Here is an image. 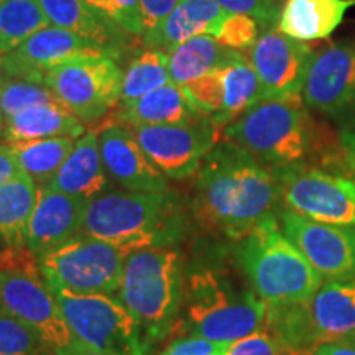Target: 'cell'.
Returning a JSON list of instances; mask_svg holds the SVG:
<instances>
[{
	"instance_id": "cell-1",
	"label": "cell",
	"mask_w": 355,
	"mask_h": 355,
	"mask_svg": "<svg viewBox=\"0 0 355 355\" xmlns=\"http://www.w3.org/2000/svg\"><path fill=\"white\" fill-rule=\"evenodd\" d=\"M279 186L273 170L234 141H217L196 171L194 214L207 227L242 241L275 216Z\"/></svg>"
},
{
	"instance_id": "cell-2",
	"label": "cell",
	"mask_w": 355,
	"mask_h": 355,
	"mask_svg": "<svg viewBox=\"0 0 355 355\" xmlns=\"http://www.w3.org/2000/svg\"><path fill=\"white\" fill-rule=\"evenodd\" d=\"M186 212L180 194L166 191H110L87 202L81 235L132 254L170 248L183 239Z\"/></svg>"
},
{
	"instance_id": "cell-3",
	"label": "cell",
	"mask_w": 355,
	"mask_h": 355,
	"mask_svg": "<svg viewBox=\"0 0 355 355\" xmlns=\"http://www.w3.org/2000/svg\"><path fill=\"white\" fill-rule=\"evenodd\" d=\"M184 263L173 248H145L125 257L117 291L135 324L144 355L176 336L184 301Z\"/></svg>"
},
{
	"instance_id": "cell-4",
	"label": "cell",
	"mask_w": 355,
	"mask_h": 355,
	"mask_svg": "<svg viewBox=\"0 0 355 355\" xmlns=\"http://www.w3.org/2000/svg\"><path fill=\"white\" fill-rule=\"evenodd\" d=\"M239 261L266 306L306 303L322 285L321 275L286 237L275 216L242 239Z\"/></svg>"
},
{
	"instance_id": "cell-5",
	"label": "cell",
	"mask_w": 355,
	"mask_h": 355,
	"mask_svg": "<svg viewBox=\"0 0 355 355\" xmlns=\"http://www.w3.org/2000/svg\"><path fill=\"white\" fill-rule=\"evenodd\" d=\"M266 309L268 306L254 290H235L219 275L199 270L186 277L176 336L234 343L265 326Z\"/></svg>"
},
{
	"instance_id": "cell-6",
	"label": "cell",
	"mask_w": 355,
	"mask_h": 355,
	"mask_svg": "<svg viewBox=\"0 0 355 355\" xmlns=\"http://www.w3.org/2000/svg\"><path fill=\"white\" fill-rule=\"evenodd\" d=\"M303 99H263L222 128V139L242 146L265 166L300 165L309 152Z\"/></svg>"
},
{
	"instance_id": "cell-7",
	"label": "cell",
	"mask_w": 355,
	"mask_h": 355,
	"mask_svg": "<svg viewBox=\"0 0 355 355\" xmlns=\"http://www.w3.org/2000/svg\"><path fill=\"white\" fill-rule=\"evenodd\" d=\"M125 257L110 243L78 235L38 257V266L50 291L112 296L121 288Z\"/></svg>"
},
{
	"instance_id": "cell-8",
	"label": "cell",
	"mask_w": 355,
	"mask_h": 355,
	"mask_svg": "<svg viewBox=\"0 0 355 355\" xmlns=\"http://www.w3.org/2000/svg\"><path fill=\"white\" fill-rule=\"evenodd\" d=\"M83 123L101 121L121 101L123 73L105 55H83L58 64L43 79Z\"/></svg>"
},
{
	"instance_id": "cell-9",
	"label": "cell",
	"mask_w": 355,
	"mask_h": 355,
	"mask_svg": "<svg viewBox=\"0 0 355 355\" xmlns=\"http://www.w3.org/2000/svg\"><path fill=\"white\" fill-rule=\"evenodd\" d=\"M71 334L105 355H144L135 324L119 300L107 295H73L51 291Z\"/></svg>"
},
{
	"instance_id": "cell-10",
	"label": "cell",
	"mask_w": 355,
	"mask_h": 355,
	"mask_svg": "<svg viewBox=\"0 0 355 355\" xmlns=\"http://www.w3.org/2000/svg\"><path fill=\"white\" fill-rule=\"evenodd\" d=\"M286 211L322 224L355 225V181L314 168L293 165L273 170Z\"/></svg>"
},
{
	"instance_id": "cell-11",
	"label": "cell",
	"mask_w": 355,
	"mask_h": 355,
	"mask_svg": "<svg viewBox=\"0 0 355 355\" xmlns=\"http://www.w3.org/2000/svg\"><path fill=\"white\" fill-rule=\"evenodd\" d=\"M219 128L207 117L188 123L135 127L137 140L152 165L170 180H184L199 170L219 141Z\"/></svg>"
},
{
	"instance_id": "cell-12",
	"label": "cell",
	"mask_w": 355,
	"mask_h": 355,
	"mask_svg": "<svg viewBox=\"0 0 355 355\" xmlns=\"http://www.w3.org/2000/svg\"><path fill=\"white\" fill-rule=\"evenodd\" d=\"M0 311L37 331L53 352L74 340L60 304L37 275L0 270Z\"/></svg>"
},
{
	"instance_id": "cell-13",
	"label": "cell",
	"mask_w": 355,
	"mask_h": 355,
	"mask_svg": "<svg viewBox=\"0 0 355 355\" xmlns=\"http://www.w3.org/2000/svg\"><path fill=\"white\" fill-rule=\"evenodd\" d=\"M314 51L275 28L265 30L248 50L265 99H301Z\"/></svg>"
},
{
	"instance_id": "cell-14",
	"label": "cell",
	"mask_w": 355,
	"mask_h": 355,
	"mask_svg": "<svg viewBox=\"0 0 355 355\" xmlns=\"http://www.w3.org/2000/svg\"><path fill=\"white\" fill-rule=\"evenodd\" d=\"M279 227L321 277L343 279L355 275L352 227L322 224L291 211L279 214Z\"/></svg>"
},
{
	"instance_id": "cell-15",
	"label": "cell",
	"mask_w": 355,
	"mask_h": 355,
	"mask_svg": "<svg viewBox=\"0 0 355 355\" xmlns=\"http://www.w3.org/2000/svg\"><path fill=\"white\" fill-rule=\"evenodd\" d=\"M83 55H104L96 44L68 30L48 25L2 58L0 71L6 78L42 83L58 64Z\"/></svg>"
},
{
	"instance_id": "cell-16",
	"label": "cell",
	"mask_w": 355,
	"mask_h": 355,
	"mask_svg": "<svg viewBox=\"0 0 355 355\" xmlns=\"http://www.w3.org/2000/svg\"><path fill=\"white\" fill-rule=\"evenodd\" d=\"M303 102L324 114H340L355 104V44L339 43L313 55Z\"/></svg>"
},
{
	"instance_id": "cell-17",
	"label": "cell",
	"mask_w": 355,
	"mask_h": 355,
	"mask_svg": "<svg viewBox=\"0 0 355 355\" xmlns=\"http://www.w3.org/2000/svg\"><path fill=\"white\" fill-rule=\"evenodd\" d=\"M50 25L76 33L96 44L105 56L121 60L133 46V35L123 30L107 13L86 0H38Z\"/></svg>"
},
{
	"instance_id": "cell-18",
	"label": "cell",
	"mask_w": 355,
	"mask_h": 355,
	"mask_svg": "<svg viewBox=\"0 0 355 355\" xmlns=\"http://www.w3.org/2000/svg\"><path fill=\"white\" fill-rule=\"evenodd\" d=\"M101 157L109 178L127 191H166L168 181L137 140L132 128L110 125L99 133Z\"/></svg>"
},
{
	"instance_id": "cell-19",
	"label": "cell",
	"mask_w": 355,
	"mask_h": 355,
	"mask_svg": "<svg viewBox=\"0 0 355 355\" xmlns=\"http://www.w3.org/2000/svg\"><path fill=\"white\" fill-rule=\"evenodd\" d=\"M87 199L40 186V198L30 220L26 247L37 257L81 235Z\"/></svg>"
},
{
	"instance_id": "cell-20",
	"label": "cell",
	"mask_w": 355,
	"mask_h": 355,
	"mask_svg": "<svg viewBox=\"0 0 355 355\" xmlns=\"http://www.w3.org/2000/svg\"><path fill=\"white\" fill-rule=\"evenodd\" d=\"M306 324L314 345L339 343L355 336V278L321 285L303 303Z\"/></svg>"
},
{
	"instance_id": "cell-21",
	"label": "cell",
	"mask_w": 355,
	"mask_h": 355,
	"mask_svg": "<svg viewBox=\"0 0 355 355\" xmlns=\"http://www.w3.org/2000/svg\"><path fill=\"white\" fill-rule=\"evenodd\" d=\"M229 13L216 0H176L166 19L152 32L145 33L141 42L150 50L170 55L181 43L199 35L214 37Z\"/></svg>"
},
{
	"instance_id": "cell-22",
	"label": "cell",
	"mask_w": 355,
	"mask_h": 355,
	"mask_svg": "<svg viewBox=\"0 0 355 355\" xmlns=\"http://www.w3.org/2000/svg\"><path fill=\"white\" fill-rule=\"evenodd\" d=\"M109 180L101 157L99 135L96 132H86L76 140L64 165L46 186L53 191L91 201L109 189Z\"/></svg>"
},
{
	"instance_id": "cell-23",
	"label": "cell",
	"mask_w": 355,
	"mask_h": 355,
	"mask_svg": "<svg viewBox=\"0 0 355 355\" xmlns=\"http://www.w3.org/2000/svg\"><path fill=\"white\" fill-rule=\"evenodd\" d=\"M352 7L355 0H285L277 30L303 43L329 38Z\"/></svg>"
},
{
	"instance_id": "cell-24",
	"label": "cell",
	"mask_w": 355,
	"mask_h": 355,
	"mask_svg": "<svg viewBox=\"0 0 355 355\" xmlns=\"http://www.w3.org/2000/svg\"><path fill=\"white\" fill-rule=\"evenodd\" d=\"M115 117L123 125H127V128H135L188 123L207 117V115L191 104L183 87L175 83H168L140 97L128 107H119Z\"/></svg>"
},
{
	"instance_id": "cell-25",
	"label": "cell",
	"mask_w": 355,
	"mask_h": 355,
	"mask_svg": "<svg viewBox=\"0 0 355 355\" xmlns=\"http://www.w3.org/2000/svg\"><path fill=\"white\" fill-rule=\"evenodd\" d=\"M84 123L64 105H37L3 121L2 137L8 144L51 139V137L84 135Z\"/></svg>"
},
{
	"instance_id": "cell-26",
	"label": "cell",
	"mask_w": 355,
	"mask_h": 355,
	"mask_svg": "<svg viewBox=\"0 0 355 355\" xmlns=\"http://www.w3.org/2000/svg\"><path fill=\"white\" fill-rule=\"evenodd\" d=\"M38 198L40 186L25 173L0 186V241L7 247H26Z\"/></svg>"
},
{
	"instance_id": "cell-27",
	"label": "cell",
	"mask_w": 355,
	"mask_h": 355,
	"mask_svg": "<svg viewBox=\"0 0 355 355\" xmlns=\"http://www.w3.org/2000/svg\"><path fill=\"white\" fill-rule=\"evenodd\" d=\"M219 73L224 83V107L212 121L217 127H225L263 101L265 94L254 66L242 51L235 53L227 63L220 66Z\"/></svg>"
},
{
	"instance_id": "cell-28",
	"label": "cell",
	"mask_w": 355,
	"mask_h": 355,
	"mask_svg": "<svg viewBox=\"0 0 355 355\" xmlns=\"http://www.w3.org/2000/svg\"><path fill=\"white\" fill-rule=\"evenodd\" d=\"M235 50L222 46L211 35H199L181 43L168 55L171 83L183 86L199 76L219 69L235 55Z\"/></svg>"
},
{
	"instance_id": "cell-29",
	"label": "cell",
	"mask_w": 355,
	"mask_h": 355,
	"mask_svg": "<svg viewBox=\"0 0 355 355\" xmlns=\"http://www.w3.org/2000/svg\"><path fill=\"white\" fill-rule=\"evenodd\" d=\"M10 145L21 173L32 178L38 186H46L64 165L76 145V139L51 137Z\"/></svg>"
},
{
	"instance_id": "cell-30",
	"label": "cell",
	"mask_w": 355,
	"mask_h": 355,
	"mask_svg": "<svg viewBox=\"0 0 355 355\" xmlns=\"http://www.w3.org/2000/svg\"><path fill=\"white\" fill-rule=\"evenodd\" d=\"M171 83L168 71V55L158 50H145L137 55L123 73L122 94L119 105L128 107L140 97Z\"/></svg>"
},
{
	"instance_id": "cell-31",
	"label": "cell",
	"mask_w": 355,
	"mask_h": 355,
	"mask_svg": "<svg viewBox=\"0 0 355 355\" xmlns=\"http://www.w3.org/2000/svg\"><path fill=\"white\" fill-rule=\"evenodd\" d=\"M48 25L50 21L38 0L0 2V46L6 53Z\"/></svg>"
},
{
	"instance_id": "cell-32",
	"label": "cell",
	"mask_w": 355,
	"mask_h": 355,
	"mask_svg": "<svg viewBox=\"0 0 355 355\" xmlns=\"http://www.w3.org/2000/svg\"><path fill=\"white\" fill-rule=\"evenodd\" d=\"M37 105H63L46 84L6 79L0 83V112L2 119L13 117L21 110L37 107Z\"/></svg>"
},
{
	"instance_id": "cell-33",
	"label": "cell",
	"mask_w": 355,
	"mask_h": 355,
	"mask_svg": "<svg viewBox=\"0 0 355 355\" xmlns=\"http://www.w3.org/2000/svg\"><path fill=\"white\" fill-rule=\"evenodd\" d=\"M50 349L37 331L0 311V355H46Z\"/></svg>"
},
{
	"instance_id": "cell-34",
	"label": "cell",
	"mask_w": 355,
	"mask_h": 355,
	"mask_svg": "<svg viewBox=\"0 0 355 355\" xmlns=\"http://www.w3.org/2000/svg\"><path fill=\"white\" fill-rule=\"evenodd\" d=\"M183 91L194 107L211 119L217 117L224 107V83L219 69L199 76L193 81L183 84Z\"/></svg>"
},
{
	"instance_id": "cell-35",
	"label": "cell",
	"mask_w": 355,
	"mask_h": 355,
	"mask_svg": "<svg viewBox=\"0 0 355 355\" xmlns=\"http://www.w3.org/2000/svg\"><path fill=\"white\" fill-rule=\"evenodd\" d=\"M260 24L243 13H229L217 28L214 38L222 46L235 51H245L254 46L259 35Z\"/></svg>"
},
{
	"instance_id": "cell-36",
	"label": "cell",
	"mask_w": 355,
	"mask_h": 355,
	"mask_svg": "<svg viewBox=\"0 0 355 355\" xmlns=\"http://www.w3.org/2000/svg\"><path fill=\"white\" fill-rule=\"evenodd\" d=\"M230 13H243L259 21L265 30L278 24L285 0H216Z\"/></svg>"
},
{
	"instance_id": "cell-37",
	"label": "cell",
	"mask_w": 355,
	"mask_h": 355,
	"mask_svg": "<svg viewBox=\"0 0 355 355\" xmlns=\"http://www.w3.org/2000/svg\"><path fill=\"white\" fill-rule=\"evenodd\" d=\"M225 355H288L278 339L268 331L260 329L227 344Z\"/></svg>"
},
{
	"instance_id": "cell-38",
	"label": "cell",
	"mask_w": 355,
	"mask_h": 355,
	"mask_svg": "<svg viewBox=\"0 0 355 355\" xmlns=\"http://www.w3.org/2000/svg\"><path fill=\"white\" fill-rule=\"evenodd\" d=\"M227 344L214 343L202 337H176L165 350L158 355H225Z\"/></svg>"
},
{
	"instance_id": "cell-39",
	"label": "cell",
	"mask_w": 355,
	"mask_h": 355,
	"mask_svg": "<svg viewBox=\"0 0 355 355\" xmlns=\"http://www.w3.org/2000/svg\"><path fill=\"white\" fill-rule=\"evenodd\" d=\"M119 15V25L133 37H144L141 21V0H112Z\"/></svg>"
},
{
	"instance_id": "cell-40",
	"label": "cell",
	"mask_w": 355,
	"mask_h": 355,
	"mask_svg": "<svg viewBox=\"0 0 355 355\" xmlns=\"http://www.w3.org/2000/svg\"><path fill=\"white\" fill-rule=\"evenodd\" d=\"M176 0H141V21H144V35L166 19L173 10Z\"/></svg>"
},
{
	"instance_id": "cell-41",
	"label": "cell",
	"mask_w": 355,
	"mask_h": 355,
	"mask_svg": "<svg viewBox=\"0 0 355 355\" xmlns=\"http://www.w3.org/2000/svg\"><path fill=\"white\" fill-rule=\"evenodd\" d=\"M21 173L12 145H0V186L8 183Z\"/></svg>"
},
{
	"instance_id": "cell-42",
	"label": "cell",
	"mask_w": 355,
	"mask_h": 355,
	"mask_svg": "<svg viewBox=\"0 0 355 355\" xmlns=\"http://www.w3.org/2000/svg\"><path fill=\"white\" fill-rule=\"evenodd\" d=\"M314 355H355V345L339 340V343H326L318 345Z\"/></svg>"
},
{
	"instance_id": "cell-43",
	"label": "cell",
	"mask_w": 355,
	"mask_h": 355,
	"mask_svg": "<svg viewBox=\"0 0 355 355\" xmlns=\"http://www.w3.org/2000/svg\"><path fill=\"white\" fill-rule=\"evenodd\" d=\"M55 355H105V354L99 352V350L87 347V345H84L83 343H79V340L74 339L73 343L68 345V347L56 350Z\"/></svg>"
},
{
	"instance_id": "cell-44",
	"label": "cell",
	"mask_w": 355,
	"mask_h": 355,
	"mask_svg": "<svg viewBox=\"0 0 355 355\" xmlns=\"http://www.w3.org/2000/svg\"><path fill=\"white\" fill-rule=\"evenodd\" d=\"M86 2L91 3V6L97 7L104 13H107L110 19H114L119 24V15H117V10H115V6H114L112 0H86Z\"/></svg>"
},
{
	"instance_id": "cell-45",
	"label": "cell",
	"mask_w": 355,
	"mask_h": 355,
	"mask_svg": "<svg viewBox=\"0 0 355 355\" xmlns=\"http://www.w3.org/2000/svg\"><path fill=\"white\" fill-rule=\"evenodd\" d=\"M343 144L350 163L355 166V132H344L343 133Z\"/></svg>"
},
{
	"instance_id": "cell-46",
	"label": "cell",
	"mask_w": 355,
	"mask_h": 355,
	"mask_svg": "<svg viewBox=\"0 0 355 355\" xmlns=\"http://www.w3.org/2000/svg\"><path fill=\"white\" fill-rule=\"evenodd\" d=\"M3 74L0 73V83H2ZM2 128H3V119H2V112H0V135H2Z\"/></svg>"
},
{
	"instance_id": "cell-47",
	"label": "cell",
	"mask_w": 355,
	"mask_h": 355,
	"mask_svg": "<svg viewBox=\"0 0 355 355\" xmlns=\"http://www.w3.org/2000/svg\"><path fill=\"white\" fill-rule=\"evenodd\" d=\"M3 55H6V53L0 51V64H2V58H3ZM0 73H2V71H0Z\"/></svg>"
},
{
	"instance_id": "cell-48",
	"label": "cell",
	"mask_w": 355,
	"mask_h": 355,
	"mask_svg": "<svg viewBox=\"0 0 355 355\" xmlns=\"http://www.w3.org/2000/svg\"><path fill=\"white\" fill-rule=\"evenodd\" d=\"M0 51H2V53H6V51H3V50H2V46H0Z\"/></svg>"
},
{
	"instance_id": "cell-49",
	"label": "cell",
	"mask_w": 355,
	"mask_h": 355,
	"mask_svg": "<svg viewBox=\"0 0 355 355\" xmlns=\"http://www.w3.org/2000/svg\"><path fill=\"white\" fill-rule=\"evenodd\" d=\"M0 2H2V0H0Z\"/></svg>"
},
{
	"instance_id": "cell-50",
	"label": "cell",
	"mask_w": 355,
	"mask_h": 355,
	"mask_svg": "<svg viewBox=\"0 0 355 355\" xmlns=\"http://www.w3.org/2000/svg\"><path fill=\"white\" fill-rule=\"evenodd\" d=\"M46 355H48V354H46Z\"/></svg>"
}]
</instances>
